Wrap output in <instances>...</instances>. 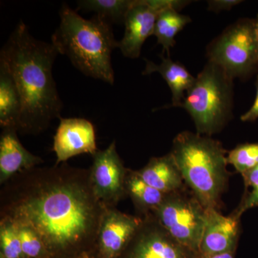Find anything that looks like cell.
I'll return each mask as SVG.
<instances>
[{"mask_svg": "<svg viewBox=\"0 0 258 258\" xmlns=\"http://www.w3.org/2000/svg\"><path fill=\"white\" fill-rule=\"evenodd\" d=\"M106 208L93 191L89 169L66 162L22 171L0 191V219L35 231L51 258L94 254Z\"/></svg>", "mask_w": 258, "mask_h": 258, "instance_id": "cell-1", "label": "cell"}, {"mask_svg": "<svg viewBox=\"0 0 258 258\" xmlns=\"http://www.w3.org/2000/svg\"><path fill=\"white\" fill-rule=\"evenodd\" d=\"M52 44L35 38L22 20L10 34L0 52L18 86L23 110L18 132L38 134L51 121L60 118L63 104L52 76V66L58 55Z\"/></svg>", "mask_w": 258, "mask_h": 258, "instance_id": "cell-2", "label": "cell"}, {"mask_svg": "<svg viewBox=\"0 0 258 258\" xmlns=\"http://www.w3.org/2000/svg\"><path fill=\"white\" fill-rule=\"evenodd\" d=\"M60 18L59 26L51 37L56 50L67 56L85 76L113 85L111 55L118 48V42L110 22L97 15L90 20L83 18L66 4L61 8Z\"/></svg>", "mask_w": 258, "mask_h": 258, "instance_id": "cell-3", "label": "cell"}, {"mask_svg": "<svg viewBox=\"0 0 258 258\" xmlns=\"http://www.w3.org/2000/svg\"><path fill=\"white\" fill-rule=\"evenodd\" d=\"M185 184L206 209L219 210L229 179L227 151L221 142L190 132L178 134L171 151Z\"/></svg>", "mask_w": 258, "mask_h": 258, "instance_id": "cell-4", "label": "cell"}, {"mask_svg": "<svg viewBox=\"0 0 258 258\" xmlns=\"http://www.w3.org/2000/svg\"><path fill=\"white\" fill-rule=\"evenodd\" d=\"M233 79L208 61L185 95L182 106L192 118L197 133L210 137L232 117Z\"/></svg>", "mask_w": 258, "mask_h": 258, "instance_id": "cell-5", "label": "cell"}, {"mask_svg": "<svg viewBox=\"0 0 258 258\" xmlns=\"http://www.w3.org/2000/svg\"><path fill=\"white\" fill-rule=\"evenodd\" d=\"M209 61L232 79H245L258 70L255 20L242 19L230 25L209 45Z\"/></svg>", "mask_w": 258, "mask_h": 258, "instance_id": "cell-6", "label": "cell"}, {"mask_svg": "<svg viewBox=\"0 0 258 258\" xmlns=\"http://www.w3.org/2000/svg\"><path fill=\"white\" fill-rule=\"evenodd\" d=\"M174 238L200 254L207 220V209L192 191L185 188L166 194L162 203L152 212Z\"/></svg>", "mask_w": 258, "mask_h": 258, "instance_id": "cell-7", "label": "cell"}, {"mask_svg": "<svg viewBox=\"0 0 258 258\" xmlns=\"http://www.w3.org/2000/svg\"><path fill=\"white\" fill-rule=\"evenodd\" d=\"M120 258H200V254L172 237L151 212L142 217Z\"/></svg>", "mask_w": 258, "mask_h": 258, "instance_id": "cell-8", "label": "cell"}, {"mask_svg": "<svg viewBox=\"0 0 258 258\" xmlns=\"http://www.w3.org/2000/svg\"><path fill=\"white\" fill-rule=\"evenodd\" d=\"M189 3L181 0H135L125 15L124 35L118 42L122 54L129 58L139 57L144 42L153 35L156 20L161 10L169 7L181 10Z\"/></svg>", "mask_w": 258, "mask_h": 258, "instance_id": "cell-9", "label": "cell"}, {"mask_svg": "<svg viewBox=\"0 0 258 258\" xmlns=\"http://www.w3.org/2000/svg\"><path fill=\"white\" fill-rule=\"evenodd\" d=\"M90 179L96 198L106 208H116L126 196L125 180L128 169L123 165L115 142L93 154Z\"/></svg>", "mask_w": 258, "mask_h": 258, "instance_id": "cell-10", "label": "cell"}, {"mask_svg": "<svg viewBox=\"0 0 258 258\" xmlns=\"http://www.w3.org/2000/svg\"><path fill=\"white\" fill-rule=\"evenodd\" d=\"M142 220L140 216L123 213L116 208H106L97 235L96 257L120 258Z\"/></svg>", "mask_w": 258, "mask_h": 258, "instance_id": "cell-11", "label": "cell"}, {"mask_svg": "<svg viewBox=\"0 0 258 258\" xmlns=\"http://www.w3.org/2000/svg\"><path fill=\"white\" fill-rule=\"evenodd\" d=\"M53 151L57 158L55 164L79 154L93 156L98 151L93 123L84 118H60L54 137Z\"/></svg>", "mask_w": 258, "mask_h": 258, "instance_id": "cell-12", "label": "cell"}, {"mask_svg": "<svg viewBox=\"0 0 258 258\" xmlns=\"http://www.w3.org/2000/svg\"><path fill=\"white\" fill-rule=\"evenodd\" d=\"M240 218L235 213L225 216L216 209H207L200 256L214 255L236 249L240 232Z\"/></svg>", "mask_w": 258, "mask_h": 258, "instance_id": "cell-13", "label": "cell"}, {"mask_svg": "<svg viewBox=\"0 0 258 258\" xmlns=\"http://www.w3.org/2000/svg\"><path fill=\"white\" fill-rule=\"evenodd\" d=\"M15 128H3L0 137V184H5L13 176L36 167L44 162L41 157L27 150L18 137Z\"/></svg>", "mask_w": 258, "mask_h": 258, "instance_id": "cell-14", "label": "cell"}, {"mask_svg": "<svg viewBox=\"0 0 258 258\" xmlns=\"http://www.w3.org/2000/svg\"><path fill=\"white\" fill-rule=\"evenodd\" d=\"M137 171L144 181L161 192H174L184 187L182 174L171 152L151 158L147 165Z\"/></svg>", "mask_w": 258, "mask_h": 258, "instance_id": "cell-15", "label": "cell"}, {"mask_svg": "<svg viewBox=\"0 0 258 258\" xmlns=\"http://www.w3.org/2000/svg\"><path fill=\"white\" fill-rule=\"evenodd\" d=\"M161 63L156 64L149 60H146V67L143 75L158 73L162 76L170 88L172 106H182L185 95L193 86L196 77H194L188 70L179 62L171 60L170 57L161 55Z\"/></svg>", "mask_w": 258, "mask_h": 258, "instance_id": "cell-16", "label": "cell"}, {"mask_svg": "<svg viewBox=\"0 0 258 258\" xmlns=\"http://www.w3.org/2000/svg\"><path fill=\"white\" fill-rule=\"evenodd\" d=\"M23 102L18 86L5 64L0 62V125L18 132Z\"/></svg>", "mask_w": 258, "mask_h": 258, "instance_id": "cell-17", "label": "cell"}, {"mask_svg": "<svg viewBox=\"0 0 258 258\" xmlns=\"http://www.w3.org/2000/svg\"><path fill=\"white\" fill-rule=\"evenodd\" d=\"M125 189L141 217L154 211L166 195L148 184L137 171L129 169L125 176Z\"/></svg>", "mask_w": 258, "mask_h": 258, "instance_id": "cell-18", "label": "cell"}, {"mask_svg": "<svg viewBox=\"0 0 258 258\" xmlns=\"http://www.w3.org/2000/svg\"><path fill=\"white\" fill-rule=\"evenodd\" d=\"M180 10L174 7H169L161 10L156 20L153 35L157 39V43L162 46L163 54H170V49L176 44L175 37L191 19L188 15L181 14Z\"/></svg>", "mask_w": 258, "mask_h": 258, "instance_id": "cell-19", "label": "cell"}, {"mask_svg": "<svg viewBox=\"0 0 258 258\" xmlns=\"http://www.w3.org/2000/svg\"><path fill=\"white\" fill-rule=\"evenodd\" d=\"M135 0H82L77 3L79 9L94 12L97 15L115 23H124L125 17Z\"/></svg>", "mask_w": 258, "mask_h": 258, "instance_id": "cell-20", "label": "cell"}, {"mask_svg": "<svg viewBox=\"0 0 258 258\" xmlns=\"http://www.w3.org/2000/svg\"><path fill=\"white\" fill-rule=\"evenodd\" d=\"M0 258H25L16 225L8 219H0Z\"/></svg>", "mask_w": 258, "mask_h": 258, "instance_id": "cell-21", "label": "cell"}, {"mask_svg": "<svg viewBox=\"0 0 258 258\" xmlns=\"http://www.w3.org/2000/svg\"><path fill=\"white\" fill-rule=\"evenodd\" d=\"M227 159L237 172L244 174L258 164V143L237 146L228 153Z\"/></svg>", "mask_w": 258, "mask_h": 258, "instance_id": "cell-22", "label": "cell"}, {"mask_svg": "<svg viewBox=\"0 0 258 258\" xmlns=\"http://www.w3.org/2000/svg\"><path fill=\"white\" fill-rule=\"evenodd\" d=\"M15 225L25 258H51L46 246L35 231L27 226Z\"/></svg>", "mask_w": 258, "mask_h": 258, "instance_id": "cell-23", "label": "cell"}, {"mask_svg": "<svg viewBox=\"0 0 258 258\" xmlns=\"http://www.w3.org/2000/svg\"><path fill=\"white\" fill-rule=\"evenodd\" d=\"M255 207H258V187L252 189V191L245 197L242 200L240 208L236 210L235 214L240 217L244 212Z\"/></svg>", "mask_w": 258, "mask_h": 258, "instance_id": "cell-24", "label": "cell"}, {"mask_svg": "<svg viewBox=\"0 0 258 258\" xmlns=\"http://www.w3.org/2000/svg\"><path fill=\"white\" fill-rule=\"evenodd\" d=\"M208 10L214 13H220L224 10H230L236 5L240 4V0H210L208 2Z\"/></svg>", "mask_w": 258, "mask_h": 258, "instance_id": "cell-25", "label": "cell"}, {"mask_svg": "<svg viewBox=\"0 0 258 258\" xmlns=\"http://www.w3.org/2000/svg\"><path fill=\"white\" fill-rule=\"evenodd\" d=\"M256 96L253 104L248 111L241 116L242 121H254L258 118V76L255 83Z\"/></svg>", "mask_w": 258, "mask_h": 258, "instance_id": "cell-26", "label": "cell"}, {"mask_svg": "<svg viewBox=\"0 0 258 258\" xmlns=\"http://www.w3.org/2000/svg\"><path fill=\"white\" fill-rule=\"evenodd\" d=\"M242 176L246 187L250 186L252 189L258 187V164L250 170L242 174Z\"/></svg>", "mask_w": 258, "mask_h": 258, "instance_id": "cell-27", "label": "cell"}, {"mask_svg": "<svg viewBox=\"0 0 258 258\" xmlns=\"http://www.w3.org/2000/svg\"><path fill=\"white\" fill-rule=\"evenodd\" d=\"M236 249H232L224 253L214 254L210 256H200V258H235Z\"/></svg>", "mask_w": 258, "mask_h": 258, "instance_id": "cell-28", "label": "cell"}, {"mask_svg": "<svg viewBox=\"0 0 258 258\" xmlns=\"http://www.w3.org/2000/svg\"><path fill=\"white\" fill-rule=\"evenodd\" d=\"M71 258H97L96 255L93 253H87L81 254V255L77 256V257H71Z\"/></svg>", "mask_w": 258, "mask_h": 258, "instance_id": "cell-29", "label": "cell"}, {"mask_svg": "<svg viewBox=\"0 0 258 258\" xmlns=\"http://www.w3.org/2000/svg\"><path fill=\"white\" fill-rule=\"evenodd\" d=\"M255 23H256V32H257V39H258V15L257 20H255Z\"/></svg>", "mask_w": 258, "mask_h": 258, "instance_id": "cell-30", "label": "cell"}]
</instances>
